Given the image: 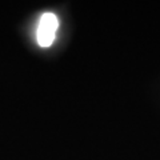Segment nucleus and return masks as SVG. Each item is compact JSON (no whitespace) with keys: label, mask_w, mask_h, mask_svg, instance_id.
Returning <instances> with one entry per match:
<instances>
[{"label":"nucleus","mask_w":160,"mask_h":160,"mask_svg":"<svg viewBox=\"0 0 160 160\" xmlns=\"http://www.w3.org/2000/svg\"><path fill=\"white\" fill-rule=\"evenodd\" d=\"M58 19L53 13H44L38 28V43L42 47H49L55 40V33L58 29Z\"/></svg>","instance_id":"nucleus-1"}]
</instances>
